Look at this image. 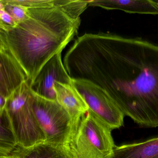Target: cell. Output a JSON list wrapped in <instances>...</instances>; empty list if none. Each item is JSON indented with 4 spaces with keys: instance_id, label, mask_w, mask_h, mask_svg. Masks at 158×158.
<instances>
[{
    "instance_id": "cell-1",
    "label": "cell",
    "mask_w": 158,
    "mask_h": 158,
    "mask_svg": "<svg viewBox=\"0 0 158 158\" xmlns=\"http://www.w3.org/2000/svg\"><path fill=\"white\" fill-rule=\"evenodd\" d=\"M73 80L104 89L125 116L158 127V45L111 33L85 34L64 58Z\"/></svg>"
},
{
    "instance_id": "cell-2",
    "label": "cell",
    "mask_w": 158,
    "mask_h": 158,
    "mask_svg": "<svg viewBox=\"0 0 158 158\" xmlns=\"http://www.w3.org/2000/svg\"><path fill=\"white\" fill-rule=\"evenodd\" d=\"M89 1L56 0L47 7L28 9L25 19L13 28L0 30L6 47L28 76L31 85L45 64L77 35L80 15Z\"/></svg>"
},
{
    "instance_id": "cell-3",
    "label": "cell",
    "mask_w": 158,
    "mask_h": 158,
    "mask_svg": "<svg viewBox=\"0 0 158 158\" xmlns=\"http://www.w3.org/2000/svg\"><path fill=\"white\" fill-rule=\"evenodd\" d=\"M112 131L89 109L74 128L67 148L73 158H112Z\"/></svg>"
},
{
    "instance_id": "cell-4",
    "label": "cell",
    "mask_w": 158,
    "mask_h": 158,
    "mask_svg": "<svg viewBox=\"0 0 158 158\" xmlns=\"http://www.w3.org/2000/svg\"><path fill=\"white\" fill-rule=\"evenodd\" d=\"M34 92L29 81L23 83L7 98L5 110L20 146L29 148L46 141L34 112Z\"/></svg>"
},
{
    "instance_id": "cell-5",
    "label": "cell",
    "mask_w": 158,
    "mask_h": 158,
    "mask_svg": "<svg viewBox=\"0 0 158 158\" xmlns=\"http://www.w3.org/2000/svg\"><path fill=\"white\" fill-rule=\"evenodd\" d=\"M34 94L33 109L46 137L45 142L68 147L73 129L69 114L57 101Z\"/></svg>"
},
{
    "instance_id": "cell-6",
    "label": "cell",
    "mask_w": 158,
    "mask_h": 158,
    "mask_svg": "<svg viewBox=\"0 0 158 158\" xmlns=\"http://www.w3.org/2000/svg\"><path fill=\"white\" fill-rule=\"evenodd\" d=\"M73 84L89 110L112 130L123 126L124 114L104 89L87 80H73Z\"/></svg>"
},
{
    "instance_id": "cell-7",
    "label": "cell",
    "mask_w": 158,
    "mask_h": 158,
    "mask_svg": "<svg viewBox=\"0 0 158 158\" xmlns=\"http://www.w3.org/2000/svg\"><path fill=\"white\" fill-rule=\"evenodd\" d=\"M56 82L73 83V79L64 65L61 52L54 55L45 64L30 86L32 91L36 95L47 99L56 101L54 89Z\"/></svg>"
},
{
    "instance_id": "cell-8",
    "label": "cell",
    "mask_w": 158,
    "mask_h": 158,
    "mask_svg": "<svg viewBox=\"0 0 158 158\" xmlns=\"http://www.w3.org/2000/svg\"><path fill=\"white\" fill-rule=\"evenodd\" d=\"M0 61V97L7 99L22 84L29 81V78L12 53L2 44Z\"/></svg>"
},
{
    "instance_id": "cell-9",
    "label": "cell",
    "mask_w": 158,
    "mask_h": 158,
    "mask_svg": "<svg viewBox=\"0 0 158 158\" xmlns=\"http://www.w3.org/2000/svg\"><path fill=\"white\" fill-rule=\"evenodd\" d=\"M54 89L56 101L69 114L74 129L81 117L88 110V106L73 83L56 82Z\"/></svg>"
},
{
    "instance_id": "cell-10",
    "label": "cell",
    "mask_w": 158,
    "mask_h": 158,
    "mask_svg": "<svg viewBox=\"0 0 158 158\" xmlns=\"http://www.w3.org/2000/svg\"><path fill=\"white\" fill-rule=\"evenodd\" d=\"M89 6L107 10H121L128 13L158 15V2L151 0H93L89 1Z\"/></svg>"
},
{
    "instance_id": "cell-11",
    "label": "cell",
    "mask_w": 158,
    "mask_h": 158,
    "mask_svg": "<svg viewBox=\"0 0 158 158\" xmlns=\"http://www.w3.org/2000/svg\"><path fill=\"white\" fill-rule=\"evenodd\" d=\"M112 158H158V137L114 147Z\"/></svg>"
},
{
    "instance_id": "cell-12",
    "label": "cell",
    "mask_w": 158,
    "mask_h": 158,
    "mask_svg": "<svg viewBox=\"0 0 158 158\" xmlns=\"http://www.w3.org/2000/svg\"><path fill=\"white\" fill-rule=\"evenodd\" d=\"M11 156L18 158H73L67 147L46 142L29 148L20 146Z\"/></svg>"
},
{
    "instance_id": "cell-13",
    "label": "cell",
    "mask_w": 158,
    "mask_h": 158,
    "mask_svg": "<svg viewBox=\"0 0 158 158\" xmlns=\"http://www.w3.org/2000/svg\"><path fill=\"white\" fill-rule=\"evenodd\" d=\"M0 157L11 156L20 147L5 109L0 112Z\"/></svg>"
},
{
    "instance_id": "cell-14",
    "label": "cell",
    "mask_w": 158,
    "mask_h": 158,
    "mask_svg": "<svg viewBox=\"0 0 158 158\" xmlns=\"http://www.w3.org/2000/svg\"><path fill=\"white\" fill-rule=\"evenodd\" d=\"M0 158H18L13 156H8V157H0Z\"/></svg>"
}]
</instances>
